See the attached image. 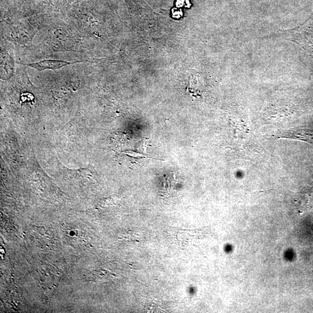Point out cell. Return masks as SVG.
Here are the masks:
<instances>
[{
  "instance_id": "6da1fadb",
  "label": "cell",
  "mask_w": 313,
  "mask_h": 313,
  "mask_svg": "<svg viewBox=\"0 0 313 313\" xmlns=\"http://www.w3.org/2000/svg\"><path fill=\"white\" fill-rule=\"evenodd\" d=\"M81 62H67L65 61L56 60V59H45V60L40 61L37 62L29 63V64H21L25 67H29L34 68L39 72L51 70H56L60 69L63 67H67L71 65L78 64Z\"/></svg>"
},
{
  "instance_id": "7a4b0ae2",
  "label": "cell",
  "mask_w": 313,
  "mask_h": 313,
  "mask_svg": "<svg viewBox=\"0 0 313 313\" xmlns=\"http://www.w3.org/2000/svg\"><path fill=\"white\" fill-rule=\"evenodd\" d=\"M281 138L297 140L313 144V132L308 129L297 128L288 131L281 136Z\"/></svg>"
},
{
  "instance_id": "3957f363",
  "label": "cell",
  "mask_w": 313,
  "mask_h": 313,
  "mask_svg": "<svg viewBox=\"0 0 313 313\" xmlns=\"http://www.w3.org/2000/svg\"><path fill=\"white\" fill-rule=\"evenodd\" d=\"M295 203L300 213L309 211L313 208V187L307 192L297 194Z\"/></svg>"
},
{
  "instance_id": "277c9868",
  "label": "cell",
  "mask_w": 313,
  "mask_h": 313,
  "mask_svg": "<svg viewBox=\"0 0 313 313\" xmlns=\"http://www.w3.org/2000/svg\"><path fill=\"white\" fill-rule=\"evenodd\" d=\"M177 179L174 172L164 174L161 181V192L166 196L171 195L176 190Z\"/></svg>"
},
{
  "instance_id": "5b68a950",
  "label": "cell",
  "mask_w": 313,
  "mask_h": 313,
  "mask_svg": "<svg viewBox=\"0 0 313 313\" xmlns=\"http://www.w3.org/2000/svg\"><path fill=\"white\" fill-rule=\"evenodd\" d=\"M208 230L206 228L197 229L193 230L184 231L183 233H178L179 234V240L189 244L193 242L194 240L203 239V237L207 234Z\"/></svg>"
},
{
  "instance_id": "8992f818",
  "label": "cell",
  "mask_w": 313,
  "mask_h": 313,
  "mask_svg": "<svg viewBox=\"0 0 313 313\" xmlns=\"http://www.w3.org/2000/svg\"><path fill=\"white\" fill-rule=\"evenodd\" d=\"M1 71L2 78H10L14 73V62L8 54L1 55Z\"/></svg>"
},
{
  "instance_id": "52a82bcc",
  "label": "cell",
  "mask_w": 313,
  "mask_h": 313,
  "mask_svg": "<svg viewBox=\"0 0 313 313\" xmlns=\"http://www.w3.org/2000/svg\"><path fill=\"white\" fill-rule=\"evenodd\" d=\"M123 154L131 156V157L135 158L137 159H143V158H149L156 159L154 158L149 157V156L144 155L143 154H140L139 153H136L133 151H125L121 152Z\"/></svg>"
},
{
  "instance_id": "ba28073f",
  "label": "cell",
  "mask_w": 313,
  "mask_h": 313,
  "mask_svg": "<svg viewBox=\"0 0 313 313\" xmlns=\"http://www.w3.org/2000/svg\"><path fill=\"white\" fill-rule=\"evenodd\" d=\"M148 139H145L137 144V150H139L140 152H142L143 154H145L147 150V144H148Z\"/></svg>"
}]
</instances>
